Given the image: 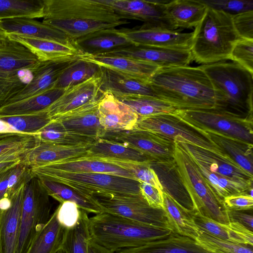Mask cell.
<instances>
[{
	"instance_id": "484cf974",
	"label": "cell",
	"mask_w": 253,
	"mask_h": 253,
	"mask_svg": "<svg viewBox=\"0 0 253 253\" xmlns=\"http://www.w3.org/2000/svg\"><path fill=\"white\" fill-rule=\"evenodd\" d=\"M0 27L6 33L74 44L65 34L56 28L35 19L15 18L0 21Z\"/></svg>"
},
{
	"instance_id": "277c9868",
	"label": "cell",
	"mask_w": 253,
	"mask_h": 253,
	"mask_svg": "<svg viewBox=\"0 0 253 253\" xmlns=\"http://www.w3.org/2000/svg\"><path fill=\"white\" fill-rule=\"evenodd\" d=\"M91 241L113 252L165 238L173 231L102 212L89 218Z\"/></svg>"
},
{
	"instance_id": "4316f807",
	"label": "cell",
	"mask_w": 253,
	"mask_h": 253,
	"mask_svg": "<svg viewBox=\"0 0 253 253\" xmlns=\"http://www.w3.org/2000/svg\"><path fill=\"white\" fill-rule=\"evenodd\" d=\"M82 58L143 81L149 82L160 67L153 63L133 58L114 55H83Z\"/></svg>"
},
{
	"instance_id": "681fc988",
	"label": "cell",
	"mask_w": 253,
	"mask_h": 253,
	"mask_svg": "<svg viewBox=\"0 0 253 253\" xmlns=\"http://www.w3.org/2000/svg\"><path fill=\"white\" fill-rule=\"evenodd\" d=\"M229 59L253 74V40L240 39L237 41Z\"/></svg>"
},
{
	"instance_id": "d6986e66",
	"label": "cell",
	"mask_w": 253,
	"mask_h": 253,
	"mask_svg": "<svg viewBox=\"0 0 253 253\" xmlns=\"http://www.w3.org/2000/svg\"><path fill=\"white\" fill-rule=\"evenodd\" d=\"M101 55L123 56L148 62L160 69L188 66L193 60L190 50L135 45Z\"/></svg>"
},
{
	"instance_id": "8d00e7d4",
	"label": "cell",
	"mask_w": 253,
	"mask_h": 253,
	"mask_svg": "<svg viewBox=\"0 0 253 253\" xmlns=\"http://www.w3.org/2000/svg\"><path fill=\"white\" fill-rule=\"evenodd\" d=\"M48 195L60 203L70 201L87 212L98 214L103 212L94 197L84 194L65 184L57 182L40 179Z\"/></svg>"
},
{
	"instance_id": "603a6c76",
	"label": "cell",
	"mask_w": 253,
	"mask_h": 253,
	"mask_svg": "<svg viewBox=\"0 0 253 253\" xmlns=\"http://www.w3.org/2000/svg\"><path fill=\"white\" fill-rule=\"evenodd\" d=\"M99 82L100 89L103 93H110L116 98L131 95L158 98L149 82L107 68L101 67Z\"/></svg>"
},
{
	"instance_id": "cb8c5ba5",
	"label": "cell",
	"mask_w": 253,
	"mask_h": 253,
	"mask_svg": "<svg viewBox=\"0 0 253 253\" xmlns=\"http://www.w3.org/2000/svg\"><path fill=\"white\" fill-rule=\"evenodd\" d=\"M73 42L83 55H101L134 45L115 28L96 31Z\"/></svg>"
},
{
	"instance_id": "ee69618b",
	"label": "cell",
	"mask_w": 253,
	"mask_h": 253,
	"mask_svg": "<svg viewBox=\"0 0 253 253\" xmlns=\"http://www.w3.org/2000/svg\"><path fill=\"white\" fill-rule=\"evenodd\" d=\"M116 98L129 106L139 118L160 114H174L176 110L169 103L154 97L131 95Z\"/></svg>"
},
{
	"instance_id": "7bdbcfd3",
	"label": "cell",
	"mask_w": 253,
	"mask_h": 253,
	"mask_svg": "<svg viewBox=\"0 0 253 253\" xmlns=\"http://www.w3.org/2000/svg\"><path fill=\"white\" fill-rule=\"evenodd\" d=\"M40 141L63 145H86L96 140L66 130L57 121L51 122L37 133Z\"/></svg>"
},
{
	"instance_id": "f546056e",
	"label": "cell",
	"mask_w": 253,
	"mask_h": 253,
	"mask_svg": "<svg viewBox=\"0 0 253 253\" xmlns=\"http://www.w3.org/2000/svg\"><path fill=\"white\" fill-rule=\"evenodd\" d=\"M6 34L9 40L24 45L40 61L55 60L82 55L74 44H65L12 33Z\"/></svg>"
},
{
	"instance_id": "6da1fadb",
	"label": "cell",
	"mask_w": 253,
	"mask_h": 253,
	"mask_svg": "<svg viewBox=\"0 0 253 253\" xmlns=\"http://www.w3.org/2000/svg\"><path fill=\"white\" fill-rule=\"evenodd\" d=\"M42 22L72 41L96 31L128 23L99 0H43Z\"/></svg>"
},
{
	"instance_id": "e575fe53",
	"label": "cell",
	"mask_w": 253,
	"mask_h": 253,
	"mask_svg": "<svg viewBox=\"0 0 253 253\" xmlns=\"http://www.w3.org/2000/svg\"><path fill=\"white\" fill-rule=\"evenodd\" d=\"M68 88L53 87L33 97L0 107V118L28 115L47 109Z\"/></svg>"
},
{
	"instance_id": "c3c4849f",
	"label": "cell",
	"mask_w": 253,
	"mask_h": 253,
	"mask_svg": "<svg viewBox=\"0 0 253 253\" xmlns=\"http://www.w3.org/2000/svg\"><path fill=\"white\" fill-rule=\"evenodd\" d=\"M196 241L211 253H253V246L223 240L201 231Z\"/></svg>"
},
{
	"instance_id": "6f0895ef",
	"label": "cell",
	"mask_w": 253,
	"mask_h": 253,
	"mask_svg": "<svg viewBox=\"0 0 253 253\" xmlns=\"http://www.w3.org/2000/svg\"><path fill=\"white\" fill-rule=\"evenodd\" d=\"M88 253H115L90 240L88 248Z\"/></svg>"
},
{
	"instance_id": "7a4b0ae2",
	"label": "cell",
	"mask_w": 253,
	"mask_h": 253,
	"mask_svg": "<svg viewBox=\"0 0 253 253\" xmlns=\"http://www.w3.org/2000/svg\"><path fill=\"white\" fill-rule=\"evenodd\" d=\"M149 83L158 98L176 109L216 108L213 86L200 66L160 69Z\"/></svg>"
},
{
	"instance_id": "9c48e42d",
	"label": "cell",
	"mask_w": 253,
	"mask_h": 253,
	"mask_svg": "<svg viewBox=\"0 0 253 253\" xmlns=\"http://www.w3.org/2000/svg\"><path fill=\"white\" fill-rule=\"evenodd\" d=\"M196 129L213 131L253 144V118L212 109H176L174 113Z\"/></svg>"
},
{
	"instance_id": "11a10c76",
	"label": "cell",
	"mask_w": 253,
	"mask_h": 253,
	"mask_svg": "<svg viewBox=\"0 0 253 253\" xmlns=\"http://www.w3.org/2000/svg\"><path fill=\"white\" fill-rule=\"evenodd\" d=\"M140 190L149 206L154 208H163V193H161L152 185L143 182H140Z\"/></svg>"
},
{
	"instance_id": "52a82bcc",
	"label": "cell",
	"mask_w": 253,
	"mask_h": 253,
	"mask_svg": "<svg viewBox=\"0 0 253 253\" xmlns=\"http://www.w3.org/2000/svg\"><path fill=\"white\" fill-rule=\"evenodd\" d=\"M30 169L33 177L61 183L91 196L97 194L121 196L141 195L140 182L123 176L100 173L64 172L40 166L30 168Z\"/></svg>"
},
{
	"instance_id": "ffe728a7",
	"label": "cell",
	"mask_w": 253,
	"mask_h": 253,
	"mask_svg": "<svg viewBox=\"0 0 253 253\" xmlns=\"http://www.w3.org/2000/svg\"><path fill=\"white\" fill-rule=\"evenodd\" d=\"M82 56V55H80L55 60L41 61L34 72L32 81L6 104L33 97L54 87L63 72Z\"/></svg>"
},
{
	"instance_id": "1f68e13d",
	"label": "cell",
	"mask_w": 253,
	"mask_h": 253,
	"mask_svg": "<svg viewBox=\"0 0 253 253\" xmlns=\"http://www.w3.org/2000/svg\"><path fill=\"white\" fill-rule=\"evenodd\" d=\"M205 132L223 154L253 176V144L213 131Z\"/></svg>"
},
{
	"instance_id": "4fadbf2b",
	"label": "cell",
	"mask_w": 253,
	"mask_h": 253,
	"mask_svg": "<svg viewBox=\"0 0 253 253\" xmlns=\"http://www.w3.org/2000/svg\"><path fill=\"white\" fill-rule=\"evenodd\" d=\"M101 138L131 147L155 161H174V141L153 132L133 127L126 130L106 131Z\"/></svg>"
},
{
	"instance_id": "db71d44e",
	"label": "cell",
	"mask_w": 253,
	"mask_h": 253,
	"mask_svg": "<svg viewBox=\"0 0 253 253\" xmlns=\"http://www.w3.org/2000/svg\"><path fill=\"white\" fill-rule=\"evenodd\" d=\"M223 203L227 210L252 211L253 198L247 193L234 194L225 197Z\"/></svg>"
},
{
	"instance_id": "2e32d148",
	"label": "cell",
	"mask_w": 253,
	"mask_h": 253,
	"mask_svg": "<svg viewBox=\"0 0 253 253\" xmlns=\"http://www.w3.org/2000/svg\"><path fill=\"white\" fill-rule=\"evenodd\" d=\"M197 165L237 182L253 186V176L249 174L227 155L185 142L176 141Z\"/></svg>"
},
{
	"instance_id": "4dcf8cb0",
	"label": "cell",
	"mask_w": 253,
	"mask_h": 253,
	"mask_svg": "<svg viewBox=\"0 0 253 253\" xmlns=\"http://www.w3.org/2000/svg\"><path fill=\"white\" fill-rule=\"evenodd\" d=\"M194 222L200 231L214 237L236 244L253 245V232L235 222L224 224L196 213Z\"/></svg>"
},
{
	"instance_id": "74e56055",
	"label": "cell",
	"mask_w": 253,
	"mask_h": 253,
	"mask_svg": "<svg viewBox=\"0 0 253 253\" xmlns=\"http://www.w3.org/2000/svg\"><path fill=\"white\" fill-rule=\"evenodd\" d=\"M163 208L174 232L196 240L200 230L196 225L193 213L177 203L170 196L163 192Z\"/></svg>"
},
{
	"instance_id": "5bb4252c",
	"label": "cell",
	"mask_w": 253,
	"mask_h": 253,
	"mask_svg": "<svg viewBox=\"0 0 253 253\" xmlns=\"http://www.w3.org/2000/svg\"><path fill=\"white\" fill-rule=\"evenodd\" d=\"M123 19L141 21L149 26L175 30L167 10L169 0H99Z\"/></svg>"
},
{
	"instance_id": "f5cc1de1",
	"label": "cell",
	"mask_w": 253,
	"mask_h": 253,
	"mask_svg": "<svg viewBox=\"0 0 253 253\" xmlns=\"http://www.w3.org/2000/svg\"><path fill=\"white\" fill-rule=\"evenodd\" d=\"M232 22L241 39L253 40V11L232 16Z\"/></svg>"
},
{
	"instance_id": "9f6ffc18",
	"label": "cell",
	"mask_w": 253,
	"mask_h": 253,
	"mask_svg": "<svg viewBox=\"0 0 253 253\" xmlns=\"http://www.w3.org/2000/svg\"><path fill=\"white\" fill-rule=\"evenodd\" d=\"M247 211H248L227 210V215L229 223H237L249 230L253 232V214Z\"/></svg>"
},
{
	"instance_id": "8992f818",
	"label": "cell",
	"mask_w": 253,
	"mask_h": 253,
	"mask_svg": "<svg viewBox=\"0 0 253 253\" xmlns=\"http://www.w3.org/2000/svg\"><path fill=\"white\" fill-rule=\"evenodd\" d=\"M173 159L183 185L192 201L194 212L228 224L227 209L199 170L197 164L176 141Z\"/></svg>"
},
{
	"instance_id": "f6af8a7d",
	"label": "cell",
	"mask_w": 253,
	"mask_h": 253,
	"mask_svg": "<svg viewBox=\"0 0 253 253\" xmlns=\"http://www.w3.org/2000/svg\"><path fill=\"white\" fill-rule=\"evenodd\" d=\"M33 177L30 168L22 161L0 172V200L10 196Z\"/></svg>"
},
{
	"instance_id": "e0dca14e",
	"label": "cell",
	"mask_w": 253,
	"mask_h": 253,
	"mask_svg": "<svg viewBox=\"0 0 253 253\" xmlns=\"http://www.w3.org/2000/svg\"><path fill=\"white\" fill-rule=\"evenodd\" d=\"M25 185L0 200V253L17 252Z\"/></svg>"
},
{
	"instance_id": "b9f144b4",
	"label": "cell",
	"mask_w": 253,
	"mask_h": 253,
	"mask_svg": "<svg viewBox=\"0 0 253 253\" xmlns=\"http://www.w3.org/2000/svg\"><path fill=\"white\" fill-rule=\"evenodd\" d=\"M43 0H0V21L43 18Z\"/></svg>"
},
{
	"instance_id": "d4e9b609",
	"label": "cell",
	"mask_w": 253,
	"mask_h": 253,
	"mask_svg": "<svg viewBox=\"0 0 253 253\" xmlns=\"http://www.w3.org/2000/svg\"><path fill=\"white\" fill-rule=\"evenodd\" d=\"M90 145H63L40 141L24 155L22 161L32 168L78 158L85 155Z\"/></svg>"
},
{
	"instance_id": "7402d4cb",
	"label": "cell",
	"mask_w": 253,
	"mask_h": 253,
	"mask_svg": "<svg viewBox=\"0 0 253 253\" xmlns=\"http://www.w3.org/2000/svg\"><path fill=\"white\" fill-rule=\"evenodd\" d=\"M98 109L100 123L106 131L131 129L139 119L129 106L107 92L100 99Z\"/></svg>"
},
{
	"instance_id": "f1b7e54d",
	"label": "cell",
	"mask_w": 253,
	"mask_h": 253,
	"mask_svg": "<svg viewBox=\"0 0 253 253\" xmlns=\"http://www.w3.org/2000/svg\"><path fill=\"white\" fill-rule=\"evenodd\" d=\"M39 166L47 169L64 172L100 173L116 175L137 180L131 173L118 166L96 159L84 157L67 159Z\"/></svg>"
},
{
	"instance_id": "83f0119b",
	"label": "cell",
	"mask_w": 253,
	"mask_h": 253,
	"mask_svg": "<svg viewBox=\"0 0 253 253\" xmlns=\"http://www.w3.org/2000/svg\"><path fill=\"white\" fill-rule=\"evenodd\" d=\"M117 253H211L195 240L172 232L168 237Z\"/></svg>"
},
{
	"instance_id": "30bf717a",
	"label": "cell",
	"mask_w": 253,
	"mask_h": 253,
	"mask_svg": "<svg viewBox=\"0 0 253 253\" xmlns=\"http://www.w3.org/2000/svg\"><path fill=\"white\" fill-rule=\"evenodd\" d=\"M51 204L40 179L32 178L25 185L21 208L16 253H25L37 233L48 222Z\"/></svg>"
},
{
	"instance_id": "3957f363",
	"label": "cell",
	"mask_w": 253,
	"mask_h": 253,
	"mask_svg": "<svg viewBox=\"0 0 253 253\" xmlns=\"http://www.w3.org/2000/svg\"><path fill=\"white\" fill-rule=\"evenodd\" d=\"M200 66L213 86L215 109L253 118V74L234 62Z\"/></svg>"
},
{
	"instance_id": "7dc6e473",
	"label": "cell",
	"mask_w": 253,
	"mask_h": 253,
	"mask_svg": "<svg viewBox=\"0 0 253 253\" xmlns=\"http://www.w3.org/2000/svg\"><path fill=\"white\" fill-rule=\"evenodd\" d=\"M114 164L131 173L139 182L148 183L163 193V188L149 163H136L108 158H90Z\"/></svg>"
},
{
	"instance_id": "8fae6325",
	"label": "cell",
	"mask_w": 253,
	"mask_h": 253,
	"mask_svg": "<svg viewBox=\"0 0 253 253\" xmlns=\"http://www.w3.org/2000/svg\"><path fill=\"white\" fill-rule=\"evenodd\" d=\"M93 196L104 212L141 223L169 229L173 232L165 211L149 206L141 195L121 196L97 194Z\"/></svg>"
},
{
	"instance_id": "d590c367",
	"label": "cell",
	"mask_w": 253,
	"mask_h": 253,
	"mask_svg": "<svg viewBox=\"0 0 253 253\" xmlns=\"http://www.w3.org/2000/svg\"><path fill=\"white\" fill-rule=\"evenodd\" d=\"M66 229L59 223L55 210L35 235L25 253H56L61 248Z\"/></svg>"
},
{
	"instance_id": "44dd1931",
	"label": "cell",
	"mask_w": 253,
	"mask_h": 253,
	"mask_svg": "<svg viewBox=\"0 0 253 253\" xmlns=\"http://www.w3.org/2000/svg\"><path fill=\"white\" fill-rule=\"evenodd\" d=\"M99 101L53 120L57 121L66 130L72 133L95 140L101 138L106 131L100 122L98 109Z\"/></svg>"
},
{
	"instance_id": "d6a6232c",
	"label": "cell",
	"mask_w": 253,
	"mask_h": 253,
	"mask_svg": "<svg viewBox=\"0 0 253 253\" xmlns=\"http://www.w3.org/2000/svg\"><path fill=\"white\" fill-rule=\"evenodd\" d=\"M81 157L115 159L136 163L154 161L148 156L131 147L103 138L96 140L89 146L86 154Z\"/></svg>"
},
{
	"instance_id": "ba28073f",
	"label": "cell",
	"mask_w": 253,
	"mask_h": 253,
	"mask_svg": "<svg viewBox=\"0 0 253 253\" xmlns=\"http://www.w3.org/2000/svg\"><path fill=\"white\" fill-rule=\"evenodd\" d=\"M41 61L21 43L9 39L0 47V107L32 80Z\"/></svg>"
},
{
	"instance_id": "bcb514c9",
	"label": "cell",
	"mask_w": 253,
	"mask_h": 253,
	"mask_svg": "<svg viewBox=\"0 0 253 253\" xmlns=\"http://www.w3.org/2000/svg\"><path fill=\"white\" fill-rule=\"evenodd\" d=\"M20 133L34 134L49 124L52 120L46 110L24 115L0 118Z\"/></svg>"
},
{
	"instance_id": "94428289",
	"label": "cell",
	"mask_w": 253,
	"mask_h": 253,
	"mask_svg": "<svg viewBox=\"0 0 253 253\" xmlns=\"http://www.w3.org/2000/svg\"><path fill=\"white\" fill-rule=\"evenodd\" d=\"M8 40L7 34L0 27V47L5 44Z\"/></svg>"
},
{
	"instance_id": "f35d334b",
	"label": "cell",
	"mask_w": 253,
	"mask_h": 253,
	"mask_svg": "<svg viewBox=\"0 0 253 253\" xmlns=\"http://www.w3.org/2000/svg\"><path fill=\"white\" fill-rule=\"evenodd\" d=\"M39 142L37 133L0 134V163L22 160Z\"/></svg>"
},
{
	"instance_id": "7c38bea8",
	"label": "cell",
	"mask_w": 253,
	"mask_h": 253,
	"mask_svg": "<svg viewBox=\"0 0 253 253\" xmlns=\"http://www.w3.org/2000/svg\"><path fill=\"white\" fill-rule=\"evenodd\" d=\"M134 127L158 134L174 141L187 142L222 153L211 141L206 132L191 127L174 114L164 113L139 118Z\"/></svg>"
},
{
	"instance_id": "60d3db41",
	"label": "cell",
	"mask_w": 253,
	"mask_h": 253,
	"mask_svg": "<svg viewBox=\"0 0 253 253\" xmlns=\"http://www.w3.org/2000/svg\"><path fill=\"white\" fill-rule=\"evenodd\" d=\"M90 240L89 217L87 212L81 209L77 223L66 229L61 249L65 253H88Z\"/></svg>"
},
{
	"instance_id": "ab89813d",
	"label": "cell",
	"mask_w": 253,
	"mask_h": 253,
	"mask_svg": "<svg viewBox=\"0 0 253 253\" xmlns=\"http://www.w3.org/2000/svg\"><path fill=\"white\" fill-rule=\"evenodd\" d=\"M101 72L100 66L84 59L82 56L63 72L58 79L54 87L69 88L92 78L99 77Z\"/></svg>"
},
{
	"instance_id": "680465c9",
	"label": "cell",
	"mask_w": 253,
	"mask_h": 253,
	"mask_svg": "<svg viewBox=\"0 0 253 253\" xmlns=\"http://www.w3.org/2000/svg\"><path fill=\"white\" fill-rule=\"evenodd\" d=\"M9 124L0 119V134L18 133Z\"/></svg>"
},
{
	"instance_id": "816d5d0a",
	"label": "cell",
	"mask_w": 253,
	"mask_h": 253,
	"mask_svg": "<svg viewBox=\"0 0 253 253\" xmlns=\"http://www.w3.org/2000/svg\"><path fill=\"white\" fill-rule=\"evenodd\" d=\"M59 223L66 229L73 227L78 222L81 209L75 203L65 201L60 203L55 210Z\"/></svg>"
},
{
	"instance_id": "ac0fdd59",
	"label": "cell",
	"mask_w": 253,
	"mask_h": 253,
	"mask_svg": "<svg viewBox=\"0 0 253 253\" xmlns=\"http://www.w3.org/2000/svg\"><path fill=\"white\" fill-rule=\"evenodd\" d=\"M104 93L100 87L99 77L92 78L68 88L47 109L51 120L98 102Z\"/></svg>"
},
{
	"instance_id": "5b68a950",
	"label": "cell",
	"mask_w": 253,
	"mask_h": 253,
	"mask_svg": "<svg viewBox=\"0 0 253 253\" xmlns=\"http://www.w3.org/2000/svg\"><path fill=\"white\" fill-rule=\"evenodd\" d=\"M193 33V60L203 65L229 59L234 44L241 39L232 16L209 7Z\"/></svg>"
},
{
	"instance_id": "9a60e30c",
	"label": "cell",
	"mask_w": 253,
	"mask_h": 253,
	"mask_svg": "<svg viewBox=\"0 0 253 253\" xmlns=\"http://www.w3.org/2000/svg\"><path fill=\"white\" fill-rule=\"evenodd\" d=\"M119 32L135 45L190 50L193 33L156 28L144 23L131 29H118Z\"/></svg>"
},
{
	"instance_id": "f907efd6",
	"label": "cell",
	"mask_w": 253,
	"mask_h": 253,
	"mask_svg": "<svg viewBox=\"0 0 253 253\" xmlns=\"http://www.w3.org/2000/svg\"><path fill=\"white\" fill-rule=\"evenodd\" d=\"M208 7L231 16L253 11V0H201Z\"/></svg>"
},
{
	"instance_id": "6125c7cd",
	"label": "cell",
	"mask_w": 253,
	"mask_h": 253,
	"mask_svg": "<svg viewBox=\"0 0 253 253\" xmlns=\"http://www.w3.org/2000/svg\"><path fill=\"white\" fill-rule=\"evenodd\" d=\"M56 253H65L61 249L59 250Z\"/></svg>"
},
{
	"instance_id": "91938a15",
	"label": "cell",
	"mask_w": 253,
	"mask_h": 253,
	"mask_svg": "<svg viewBox=\"0 0 253 253\" xmlns=\"http://www.w3.org/2000/svg\"><path fill=\"white\" fill-rule=\"evenodd\" d=\"M21 161H9L0 163V172L19 163Z\"/></svg>"
},
{
	"instance_id": "836d02e7",
	"label": "cell",
	"mask_w": 253,
	"mask_h": 253,
	"mask_svg": "<svg viewBox=\"0 0 253 253\" xmlns=\"http://www.w3.org/2000/svg\"><path fill=\"white\" fill-rule=\"evenodd\" d=\"M207 8L201 0H169L166 4L168 15L175 29L195 27Z\"/></svg>"
}]
</instances>
